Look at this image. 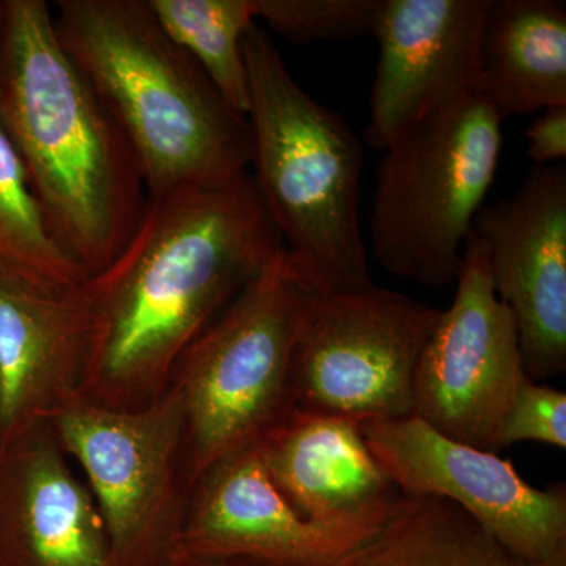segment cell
<instances>
[{
  "instance_id": "2",
  "label": "cell",
  "mask_w": 566,
  "mask_h": 566,
  "mask_svg": "<svg viewBox=\"0 0 566 566\" xmlns=\"http://www.w3.org/2000/svg\"><path fill=\"white\" fill-rule=\"evenodd\" d=\"M0 128L59 248L85 277L133 237L147 189L132 145L71 61L44 0H2Z\"/></svg>"
},
{
  "instance_id": "15",
  "label": "cell",
  "mask_w": 566,
  "mask_h": 566,
  "mask_svg": "<svg viewBox=\"0 0 566 566\" xmlns=\"http://www.w3.org/2000/svg\"><path fill=\"white\" fill-rule=\"evenodd\" d=\"M0 566H114L98 505L48 422L0 446Z\"/></svg>"
},
{
  "instance_id": "20",
  "label": "cell",
  "mask_w": 566,
  "mask_h": 566,
  "mask_svg": "<svg viewBox=\"0 0 566 566\" xmlns=\"http://www.w3.org/2000/svg\"><path fill=\"white\" fill-rule=\"evenodd\" d=\"M0 274L50 289H69L85 275L55 243L24 167L0 128Z\"/></svg>"
},
{
  "instance_id": "3",
  "label": "cell",
  "mask_w": 566,
  "mask_h": 566,
  "mask_svg": "<svg viewBox=\"0 0 566 566\" xmlns=\"http://www.w3.org/2000/svg\"><path fill=\"white\" fill-rule=\"evenodd\" d=\"M55 32L132 145L147 197L249 172L248 117L156 20L148 0H59Z\"/></svg>"
},
{
  "instance_id": "18",
  "label": "cell",
  "mask_w": 566,
  "mask_h": 566,
  "mask_svg": "<svg viewBox=\"0 0 566 566\" xmlns=\"http://www.w3.org/2000/svg\"><path fill=\"white\" fill-rule=\"evenodd\" d=\"M338 566H528L463 509L401 494L382 526Z\"/></svg>"
},
{
  "instance_id": "4",
  "label": "cell",
  "mask_w": 566,
  "mask_h": 566,
  "mask_svg": "<svg viewBox=\"0 0 566 566\" xmlns=\"http://www.w3.org/2000/svg\"><path fill=\"white\" fill-rule=\"evenodd\" d=\"M243 46L249 174L286 259L312 294L371 289L359 212L363 142L342 115L297 84L262 28L253 24Z\"/></svg>"
},
{
  "instance_id": "12",
  "label": "cell",
  "mask_w": 566,
  "mask_h": 566,
  "mask_svg": "<svg viewBox=\"0 0 566 566\" xmlns=\"http://www.w3.org/2000/svg\"><path fill=\"white\" fill-rule=\"evenodd\" d=\"M493 0H381L365 142L385 151L428 114L479 93ZM480 95V93H479Z\"/></svg>"
},
{
  "instance_id": "25",
  "label": "cell",
  "mask_w": 566,
  "mask_h": 566,
  "mask_svg": "<svg viewBox=\"0 0 566 566\" xmlns=\"http://www.w3.org/2000/svg\"><path fill=\"white\" fill-rule=\"evenodd\" d=\"M534 566H566V549L558 551L554 556H551L549 558H546V560H543L542 564Z\"/></svg>"
},
{
  "instance_id": "22",
  "label": "cell",
  "mask_w": 566,
  "mask_h": 566,
  "mask_svg": "<svg viewBox=\"0 0 566 566\" xmlns=\"http://www.w3.org/2000/svg\"><path fill=\"white\" fill-rule=\"evenodd\" d=\"M517 442H539L564 450L566 447V394L554 387L521 379L506 412L499 450Z\"/></svg>"
},
{
  "instance_id": "23",
  "label": "cell",
  "mask_w": 566,
  "mask_h": 566,
  "mask_svg": "<svg viewBox=\"0 0 566 566\" xmlns=\"http://www.w3.org/2000/svg\"><path fill=\"white\" fill-rule=\"evenodd\" d=\"M526 139L535 166L560 164L566 156V106L542 111L528 125Z\"/></svg>"
},
{
  "instance_id": "11",
  "label": "cell",
  "mask_w": 566,
  "mask_h": 566,
  "mask_svg": "<svg viewBox=\"0 0 566 566\" xmlns=\"http://www.w3.org/2000/svg\"><path fill=\"white\" fill-rule=\"evenodd\" d=\"M472 233L485 243L499 300L512 311L534 382L566 371V167L535 166L513 196L483 207Z\"/></svg>"
},
{
  "instance_id": "8",
  "label": "cell",
  "mask_w": 566,
  "mask_h": 566,
  "mask_svg": "<svg viewBox=\"0 0 566 566\" xmlns=\"http://www.w3.org/2000/svg\"><path fill=\"white\" fill-rule=\"evenodd\" d=\"M394 290L311 294L292 357L296 411L356 422L415 416V379L441 316Z\"/></svg>"
},
{
  "instance_id": "21",
  "label": "cell",
  "mask_w": 566,
  "mask_h": 566,
  "mask_svg": "<svg viewBox=\"0 0 566 566\" xmlns=\"http://www.w3.org/2000/svg\"><path fill=\"white\" fill-rule=\"evenodd\" d=\"M256 18L297 44L374 35L381 0H253Z\"/></svg>"
},
{
  "instance_id": "14",
  "label": "cell",
  "mask_w": 566,
  "mask_h": 566,
  "mask_svg": "<svg viewBox=\"0 0 566 566\" xmlns=\"http://www.w3.org/2000/svg\"><path fill=\"white\" fill-rule=\"evenodd\" d=\"M92 342L84 282L50 289L0 274V446L81 397Z\"/></svg>"
},
{
  "instance_id": "17",
  "label": "cell",
  "mask_w": 566,
  "mask_h": 566,
  "mask_svg": "<svg viewBox=\"0 0 566 566\" xmlns=\"http://www.w3.org/2000/svg\"><path fill=\"white\" fill-rule=\"evenodd\" d=\"M480 96L501 118L566 106V3L493 0Z\"/></svg>"
},
{
  "instance_id": "19",
  "label": "cell",
  "mask_w": 566,
  "mask_h": 566,
  "mask_svg": "<svg viewBox=\"0 0 566 566\" xmlns=\"http://www.w3.org/2000/svg\"><path fill=\"white\" fill-rule=\"evenodd\" d=\"M156 20L197 62L227 103L248 114L244 36L255 24L253 0H148Z\"/></svg>"
},
{
  "instance_id": "1",
  "label": "cell",
  "mask_w": 566,
  "mask_h": 566,
  "mask_svg": "<svg viewBox=\"0 0 566 566\" xmlns=\"http://www.w3.org/2000/svg\"><path fill=\"white\" fill-rule=\"evenodd\" d=\"M282 251L249 172L147 197L128 243L84 281L93 342L81 397L114 411L161 400L185 349Z\"/></svg>"
},
{
  "instance_id": "13",
  "label": "cell",
  "mask_w": 566,
  "mask_h": 566,
  "mask_svg": "<svg viewBox=\"0 0 566 566\" xmlns=\"http://www.w3.org/2000/svg\"><path fill=\"white\" fill-rule=\"evenodd\" d=\"M370 536L297 513L268 475L259 446H252L222 458L196 480L177 554L338 566Z\"/></svg>"
},
{
  "instance_id": "6",
  "label": "cell",
  "mask_w": 566,
  "mask_h": 566,
  "mask_svg": "<svg viewBox=\"0 0 566 566\" xmlns=\"http://www.w3.org/2000/svg\"><path fill=\"white\" fill-rule=\"evenodd\" d=\"M382 153L368 221L376 263L431 289L450 285L497 175L501 118L471 93L428 114Z\"/></svg>"
},
{
  "instance_id": "9",
  "label": "cell",
  "mask_w": 566,
  "mask_h": 566,
  "mask_svg": "<svg viewBox=\"0 0 566 566\" xmlns=\"http://www.w3.org/2000/svg\"><path fill=\"white\" fill-rule=\"evenodd\" d=\"M455 282L417 365L415 416L446 438L497 453L526 370L515 316L494 292L486 245L474 233Z\"/></svg>"
},
{
  "instance_id": "26",
  "label": "cell",
  "mask_w": 566,
  "mask_h": 566,
  "mask_svg": "<svg viewBox=\"0 0 566 566\" xmlns=\"http://www.w3.org/2000/svg\"><path fill=\"white\" fill-rule=\"evenodd\" d=\"M0 9H2V0H0Z\"/></svg>"
},
{
  "instance_id": "7",
  "label": "cell",
  "mask_w": 566,
  "mask_h": 566,
  "mask_svg": "<svg viewBox=\"0 0 566 566\" xmlns=\"http://www.w3.org/2000/svg\"><path fill=\"white\" fill-rule=\"evenodd\" d=\"M77 461L109 535L114 566H166L192 493L180 405L172 394L136 411L77 397L48 420Z\"/></svg>"
},
{
  "instance_id": "5",
  "label": "cell",
  "mask_w": 566,
  "mask_h": 566,
  "mask_svg": "<svg viewBox=\"0 0 566 566\" xmlns=\"http://www.w3.org/2000/svg\"><path fill=\"white\" fill-rule=\"evenodd\" d=\"M311 294L283 249L175 364L167 392L180 405L192 483L296 411L292 357Z\"/></svg>"
},
{
  "instance_id": "24",
  "label": "cell",
  "mask_w": 566,
  "mask_h": 566,
  "mask_svg": "<svg viewBox=\"0 0 566 566\" xmlns=\"http://www.w3.org/2000/svg\"><path fill=\"white\" fill-rule=\"evenodd\" d=\"M166 566H273L262 562L249 560L237 557H205L188 556V554H175Z\"/></svg>"
},
{
  "instance_id": "10",
  "label": "cell",
  "mask_w": 566,
  "mask_h": 566,
  "mask_svg": "<svg viewBox=\"0 0 566 566\" xmlns=\"http://www.w3.org/2000/svg\"><path fill=\"white\" fill-rule=\"evenodd\" d=\"M360 433L401 493L453 502L524 564L566 549L565 485H528L509 460L446 438L416 416L363 422Z\"/></svg>"
},
{
  "instance_id": "16",
  "label": "cell",
  "mask_w": 566,
  "mask_h": 566,
  "mask_svg": "<svg viewBox=\"0 0 566 566\" xmlns=\"http://www.w3.org/2000/svg\"><path fill=\"white\" fill-rule=\"evenodd\" d=\"M256 446L283 497L324 526L374 535L403 494L346 417L294 411Z\"/></svg>"
}]
</instances>
